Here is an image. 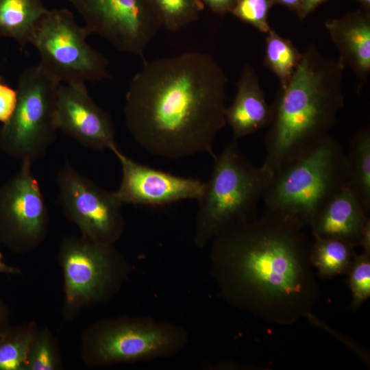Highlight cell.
Wrapping results in <instances>:
<instances>
[{
	"mask_svg": "<svg viewBox=\"0 0 370 370\" xmlns=\"http://www.w3.org/2000/svg\"><path fill=\"white\" fill-rule=\"evenodd\" d=\"M227 83L224 70L205 53L143 59L125 94L127 129L151 155L213 158L214 140L226 125Z\"/></svg>",
	"mask_w": 370,
	"mask_h": 370,
	"instance_id": "1",
	"label": "cell"
},
{
	"mask_svg": "<svg viewBox=\"0 0 370 370\" xmlns=\"http://www.w3.org/2000/svg\"><path fill=\"white\" fill-rule=\"evenodd\" d=\"M304 225L266 208L210 242L212 274L233 305L278 323L309 316L318 296Z\"/></svg>",
	"mask_w": 370,
	"mask_h": 370,
	"instance_id": "2",
	"label": "cell"
},
{
	"mask_svg": "<svg viewBox=\"0 0 370 370\" xmlns=\"http://www.w3.org/2000/svg\"><path fill=\"white\" fill-rule=\"evenodd\" d=\"M344 69L314 44L301 53L289 82L271 105L272 120L264 138V169L273 175L330 136L344 106Z\"/></svg>",
	"mask_w": 370,
	"mask_h": 370,
	"instance_id": "3",
	"label": "cell"
},
{
	"mask_svg": "<svg viewBox=\"0 0 370 370\" xmlns=\"http://www.w3.org/2000/svg\"><path fill=\"white\" fill-rule=\"evenodd\" d=\"M233 138L213 158L210 176L197 199L194 243L202 249L225 228L255 217L272 174L249 162Z\"/></svg>",
	"mask_w": 370,
	"mask_h": 370,
	"instance_id": "4",
	"label": "cell"
},
{
	"mask_svg": "<svg viewBox=\"0 0 370 370\" xmlns=\"http://www.w3.org/2000/svg\"><path fill=\"white\" fill-rule=\"evenodd\" d=\"M346 153L328 136L275 172L262 199L266 208L310 225L321 207L347 185Z\"/></svg>",
	"mask_w": 370,
	"mask_h": 370,
	"instance_id": "5",
	"label": "cell"
},
{
	"mask_svg": "<svg viewBox=\"0 0 370 370\" xmlns=\"http://www.w3.org/2000/svg\"><path fill=\"white\" fill-rule=\"evenodd\" d=\"M185 330L143 317L101 320L84 334L82 358L90 367H106L172 356L186 345Z\"/></svg>",
	"mask_w": 370,
	"mask_h": 370,
	"instance_id": "6",
	"label": "cell"
},
{
	"mask_svg": "<svg viewBox=\"0 0 370 370\" xmlns=\"http://www.w3.org/2000/svg\"><path fill=\"white\" fill-rule=\"evenodd\" d=\"M59 84L38 64L19 75L17 103L10 120L0 127V149L21 161L43 157L56 138Z\"/></svg>",
	"mask_w": 370,
	"mask_h": 370,
	"instance_id": "7",
	"label": "cell"
},
{
	"mask_svg": "<svg viewBox=\"0 0 370 370\" xmlns=\"http://www.w3.org/2000/svg\"><path fill=\"white\" fill-rule=\"evenodd\" d=\"M89 35L70 10H48L31 42L40 55L38 65L59 84L79 85L108 79V60L86 42Z\"/></svg>",
	"mask_w": 370,
	"mask_h": 370,
	"instance_id": "8",
	"label": "cell"
},
{
	"mask_svg": "<svg viewBox=\"0 0 370 370\" xmlns=\"http://www.w3.org/2000/svg\"><path fill=\"white\" fill-rule=\"evenodd\" d=\"M58 259L64 278L66 318L84 306L106 301L118 291L130 271L114 245L82 236L64 238Z\"/></svg>",
	"mask_w": 370,
	"mask_h": 370,
	"instance_id": "9",
	"label": "cell"
},
{
	"mask_svg": "<svg viewBox=\"0 0 370 370\" xmlns=\"http://www.w3.org/2000/svg\"><path fill=\"white\" fill-rule=\"evenodd\" d=\"M58 204L66 218L91 241L114 245L122 235L125 220L122 204L108 191L79 173L69 163L58 171Z\"/></svg>",
	"mask_w": 370,
	"mask_h": 370,
	"instance_id": "10",
	"label": "cell"
},
{
	"mask_svg": "<svg viewBox=\"0 0 370 370\" xmlns=\"http://www.w3.org/2000/svg\"><path fill=\"white\" fill-rule=\"evenodd\" d=\"M90 34L106 39L118 51L144 59V52L162 27L150 0H69Z\"/></svg>",
	"mask_w": 370,
	"mask_h": 370,
	"instance_id": "11",
	"label": "cell"
},
{
	"mask_svg": "<svg viewBox=\"0 0 370 370\" xmlns=\"http://www.w3.org/2000/svg\"><path fill=\"white\" fill-rule=\"evenodd\" d=\"M32 164L22 160L18 173L0 187V241L18 253L40 244L48 227L47 207Z\"/></svg>",
	"mask_w": 370,
	"mask_h": 370,
	"instance_id": "12",
	"label": "cell"
},
{
	"mask_svg": "<svg viewBox=\"0 0 370 370\" xmlns=\"http://www.w3.org/2000/svg\"><path fill=\"white\" fill-rule=\"evenodd\" d=\"M111 151L121 168V181L114 193L122 204L164 206L182 200H197L204 190L205 182L199 179L175 175L140 164L118 147Z\"/></svg>",
	"mask_w": 370,
	"mask_h": 370,
	"instance_id": "13",
	"label": "cell"
},
{
	"mask_svg": "<svg viewBox=\"0 0 370 370\" xmlns=\"http://www.w3.org/2000/svg\"><path fill=\"white\" fill-rule=\"evenodd\" d=\"M58 130L92 150L117 147L110 114L89 95L86 84H60L57 91Z\"/></svg>",
	"mask_w": 370,
	"mask_h": 370,
	"instance_id": "14",
	"label": "cell"
},
{
	"mask_svg": "<svg viewBox=\"0 0 370 370\" xmlns=\"http://www.w3.org/2000/svg\"><path fill=\"white\" fill-rule=\"evenodd\" d=\"M338 51V62L349 67L362 83L370 73V12L357 10L325 23Z\"/></svg>",
	"mask_w": 370,
	"mask_h": 370,
	"instance_id": "15",
	"label": "cell"
},
{
	"mask_svg": "<svg viewBox=\"0 0 370 370\" xmlns=\"http://www.w3.org/2000/svg\"><path fill=\"white\" fill-rule=\"evenodd\" d=\"M369 210L346 185L317 211L310 227L312 234L341 238L358 246Z\"/></svg>",
	"mask_w": 370,
	"mask_h": 370,
	"instance_id": "16",
	"label": "cell"
},
{
	"mask_svg": "<svg viewBox=\"0 0 370 370\" xmlns=\"http://www.w3.org/2000/svg\"><path fill=\"white\" fill-rule=\"evenodd\" d=\"M273 116L260 87L258 75L250 65H245L237 82V91L232 104L226 107L225 121L238 139L268 127Z\"/></svg>",
	"mask_w": 370,
	"mask_h": 370,
	"instance_id": "17",
	"label": "cell"
},
{
	"mask_svg": "<svg viewBox=\"0 0 370 370\" xmlns=\"http://www.w3.org/2000/svg\"><path fill=\"white\" fill-rule=\"evenodd\" d=\"M47 10L41 0H0V37L14 39L25 47Z\"/></svg>",
	"mask_w": 370,
	"mask_h": 370,
	"instance_id": "18",
	"label": "cell"
},
{
	"mask_svg": "<svg viewBox=\"0 0 370 370\" xmlns=\"http://www.w3.org/2000/svg\"><path fill=\"white\" fill-rule=\"evenodd\" d=\"M347 186L364 207L370 209V128L353 135L346 153Z\"/></svg>",
	"mask_w": 370,
	"mask_h": 370,
	"instance_id": "19",
	"label": "cell"
},
{
	"mask_svg": "<svg viewBox=\"0 0 370 370\" xmlns=\"http://www.w3.org/2000/svg\"><path fill=\"white\" fill-rule=\"evenodd\" d=\"M309 260L324 278L347 273L354 256L351 243L336 237L312 234Z\"/></svg>",
	"mask_w": 370,
	"mask_h": 370,
	"instance_id": "20",
	"label": "cell"
},
{
	"mask_svg": "<svg viewBox=\"0 0 370 370\" xmlns=\"http://www.w3.org/2000/svg\"><path fill=\"white\" fill-rule=\"evenodd\" d=\"M264 49V64L278 78L280 88L289 82L301 57V53L291 40L270 29L267 33Z\"/></svg>",
	"mask_w": 370,
	"mask_h": 370,
	"instance_id": "21",
	"label": "cell"
},
{
	"mask_svg": "<svg viewBox=\"0 0 370 370\" xmlns=\"http://www.w3.org/2000/svg\"><path fill=\"white\" fill-rule=\"evenodd\" d=\"M34 323L10 328L0 336V370H25Z\"/></svg>",
	"mask_w": 370,
	"mask_h": 370,
	"instance_id": "22",
	"label": "cell"
},
{
	"mask_svg": "<svg viewBox=\"0 0 370 370\" xmlns=\"http://www.w3.org/2000/svg\"><path fill=\"white\" fill-rule=\"evenodd\" d=\"M164 26L177 32L198 20L204 6L199 0H150Z\"/></svg>",
	"mask_w": 370,
	"mask_h": 370,
	"instance_id": "23",
	"label": "cell"
},
{
	"mask_svg": "<svg viewBox=\"0 0 370 370\" xmlns=\"http://www.w3.org/2000/svg\"><path fill=\"white\" fill-rule=\"evenodd\" d=\"M62 367L56 342L47 329L36 330L30 344L25 370H56Z\"/></svg>",
	"mask_w": 370,
	"mask_h": 370,
	"instance_id": "24",
	"label": "cell"
},
{
	"mask_svg": "<svg viewBox=\"0 0 370 370\" xmlns=\"http://www.w3.org/2000/svg\"><path fill=\"white\" fill-rule=\"evenodd\" d=\"M347 273L352 297L351 307L356 309L370 296V254H354Z\"/></svg>",
	"mask_w": 370,
	"mask_h": 370,
	"instance_id": "25",
	"label": "cell"
},
{
	"mask_svg": "<svg viewBox=\"0 0 370 370\" xmlns=\"http://www.w3.org/2000/svg\"><path fill=\"white\" fill-rule=\"evenodd\" d=\"M273 5L272 0H236L230 13L267 34L271 29L268 23L269 12Z\"/></svg>",
	"mask_w": 370,
	"mask_h": 370,
	"instance_id": "26",
	"label": "cell"
},
{
	"mask_svg": "<svg viewBox=\"0 0 370 370\" xmlns=\"http://www.w3.org/2000/svg\"><path fill=\"white\" fill-rule=\"evenodd\" d=\"M17 97V90L11 87L0 76V123H5L12 116Z\"/></svg>",
	"mask_w": 370,
	"mask_h": 370,
	"instance_id": "27",
	"label": "cell"
},
{
	"mask_svg": "<svg viewBox=\"0 0 370 370\" xmlns=\"http://www.w3.org/2000/svg\"><path fill=\"white\" fill-rule=\"evenodd\" d=\"M204 6L208 7L217 14L230 13L236 0H199Z\"/></svg>",
	"mask_w": 370,
	"mask_h": 370,
	"instance_id": "28",
	"label": "cell"
},
{
	"mask_svg": "<svg viewBox=\"0 0 370 370\" xmlns=\"http://www.w3.org/2000/svg\"><path fill=\"white\" fill-rule=\"evenodd\" d=\"M327 0H301V5L297 13L300 20H304L319 5Z\"/></svg>",
	"mask_w": 370,
	"mask_h": 370,
	"instance_id": "29",
	"label": "cell"
},
{
	"mask_svg": "<svg viewBox=\"0 0 370 370\" xmlns=\"http://www.w3.org/2000/svg\"><path fill=\"white\" fill-rule=\"evenodd\" d=\"M9 315L7 306L0 299V336L10 328Z\"/></svg>",
	"mask_w": 370,
	"mask_h": 370,
	"instance_id": "30",
	"label": "cell"
},
{
	"mask_svg": "<svg viewBox=\"0 0 370 370\" xmlns=\"http://www.w3.org/2000/svg\"><path fill=\"white\" fill-rule=\"evenodd\" d=\"M363 249V252L370 254V220L366 223L358 243Z\"/></svg>",
	"mask_w": 370,
	"mask_h": 370,
	"instance_id": "31",
	"label": "cell"
},
{
	"mask_svg": "<svg viewBox=\"0 0 370 370\" xmlns=\"http://www.w3.org/2000/svg\"><path fill=\"white\" fill-rule=\"evenodd\" d=\"M273 4H280L287 7L288 9L298 12L301 0H272Z\"/></svg>",
	"mask_w": 370,
	"mask_h": 370,
	"instance_id": "32",
	"label": "cell"
},
{
	"mask_svg": "<svg viewBox=\"0 0 370 370\" xmlns=\"http://www.w3.org/2000/svg\"><path fill=\"white\" fill-rule=\"evenodd\" d=\"M3 256L0 251V273L16 274L19 273L20 270L17 268L7 265L3 260Z\"/></svg>",
	"mask_w": 370,
	"mask_h": 370,
	"instance_id": "33",
	"label": "cell"
},
{
	"mask_svg": "<svg viewBox=\"0 0 370 370\" xmlns=\"http://www.w3.org/2000/svg\"><path fill=\"white\" fill-rule=\"evenodd\" d=\"M362 6V10L370 12V0H356Z\"/></svg>",
	"mask_w": 370,
	"mask_h": 370,
	"instance_id": "34",
	"label": "cell"
}]
</instances>
